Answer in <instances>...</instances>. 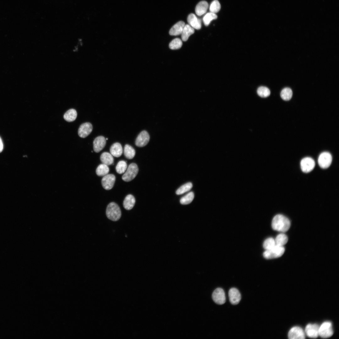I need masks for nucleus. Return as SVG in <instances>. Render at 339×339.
I'll list each match as a JSON object with an SVG mask.
<instances>
[{
	"instance_id": "f257e3e1",
	"label": "nucleus",
	"mask_w": 339,
	"mask_h": 339,
	"mask_svg": "<svg viewBox=\"0 0 339 339\" xmlns=\"http://www.w3.org/2000/svg\"><path fill=\"white\" fill-rule=\"evenodd\" d=\"M272 229L282 232L287 231L290 226L289 219L282 214H277L273 218L272 223Z\"/></svg>"
},
{
	"instance_id": "f03ea898",
	"label": "nucleus",
	"mask_w": 339,
	"mask_h": 339,
	"mask_svg": "<svg viewBox=\"0 0 339 339\" xmlns=\"http://www.w3.org/2000/svg\"><path fill=\"white\" fill-rule=\"evenodd\" d=\"M106 213L108 218L114 221L118 220L121 216L120 208L118 205L114 202H110L108 205Z\"/></svg>"
},
{
	"instance_id": "7ed1b4c3",
	"label": "nucleus",
	"mask_w": 339,
	"mask_h": 339,
	"mask_svg": "<svg viewBox=\"0 0 339 339\" xmlns=\"http://www.w3.org/2000/svg\"><path fill=\"white\" fill-rule=\"evenodd\" d=\"M285 251L283 246L276 245L272 249L266 250L263 254L264 258L267 259L279 257L282 255Z\"/></svg>"
},
{
	"instance_id": "20e7f679",
	"label": "nucleus",
	"mask_w": 339,
	"mask_h": 339,
	"mask_svg": "<svg viewBox=\"0 0 339 339\" xmlns=\"http://www.w3.org/2000/svg\"><path fill=\"white\" fill-rule=\"evenodd\" d=\"M138 168L137 164L132 163L128 166L126 172L122 177L123 180L129 182L133 180L137 175Z\"/></svg>"
},
{
	"instance_id": "39448f33",
	"label": "nucleus",
	"mask_w": 339,
	"mask_h": 339,
	"mask_svg": "<svg viewBox=\"0 0 339 339\" xmlns=\"http://www.w3.org/2000/svg\"><path fill=\"white\" fill-rule=\"evenodd\" d=\"M333 333L332 325L331 322H325L319 326V335L321 337L324 338H329L331 336Z\"/></svg>"
},
{
	"instance_id": "423d86ee",
	"label": "nucleus",
	"mask_w": 339,
	"mask_h": 339,
	"mask_svg": "<svg viewBox=\"0 0 339 339\" xmlns=\"http://www.w3.org/2000/svg\"><path fill=\"white\" fill-rule=\"evenodd\" d=\"M332 161L331 154L329 152H324L319 156L318 163L320 166L323 169L328 168L331 165Z\"/></svg>"
},
{
	"instance_id": "0eeeda50",
	"label": "nucleus",
	"mask_w": 339,
	"mask_h": 339,
	"mask_svg": "<svg viewBox=\"0 0 339 339\" xmlns=\"http://www.w3.org/2000/svg\"><path fill=\"white\" fill-rule=\"evenodd\" d=\"M315 165V161L310 157L304 158L300 162L301 169L302 171L304 173H309L314 168Z\"/></svg>"
},
{
	"instance_id": "6e6552de",
	"label": "nucleus",
	"mask_w": 339,
	"mask_h": 339,
	"mask_svg": "<svg viewBox=\"0 0 339 339\" xmlns=\"http://www.w3.org/2000/svg\"><path fill=\"white\" fill-rule=\"evenodd\" d=\"M212 298L214 302L218 304H223L226 302L225 292L221 288H217L214 290L212 295Z\"/></svg>"
},
{
	"instance_id": "1a4fd4ad",
	"label": "nucleus",
	"mask_w": 339,
	"mask_h": 339,
	"mask_svg": "<svg viewBox=\"0 0 339 339\" xmlns=\"http://www.w3.org/2000/svg\"><path fill=\"white\" fill-rule=\"evenodd\" d=\"M288 336L290 339H303L305 338V333L300 327L295 326L289 330Z\"/></svg>"
},
{
	"instance_id": "9d476101",
	"label": "nucleus",
	"mask_w": 339,
	"mask_h": 339,
	"mask_svg": "<svg viewBox=\"0 0 339 339\" xmlns=\"http://www.w3.org/2000/svg\"><path fill=\"white\" fill-rule=\"evenodd\" d=\"M150 139V136L147 131H143L138 135L135 141L136 145L140 147L146 146Z\"/></svg>"
},
{
	"instance_id": "9b49d317",
	"label": "nucleus",
	"mask_w": 339,
	"mask_h": 339,
	"mask_svg": "<svg viewBox=\"0 0 339 339\" xmlns=\"http://www.w3.org/2000/svg\"><path fill=\"white\" fill-rule=\"evenodd\" d=\"M116 180L114 175L107 174L104 176L101 180L103 187L106 190H110L113 187Z\"/></svg>"
},
{
	"instance_id": "f8f14e48",
	"label": "nucleus",
	"mask_w": 339,
	"mask_h": 339,
	"mask_svg": "<svg viewBox=\"0 0 339 339\" xmlns=\"http://www.w3.org/2000/svg\"><path fill=\"white\" fill-rule=\"evenodd\" d=\"M319 326L317 324H308L306 326L305 330L307 335L309 337L316 338L319 335Z\"/></svg>"
},
{
	"instance_id": "ddd939ff",
	"label": "nucleus",
	"mask_w": 339,
	"mask_h": 339,
	"mask_svg": "<svg viewBox=\"0 0 339 339\" xmlns=\"http://www.w3.org/2000/svg\"><path fill=\"white\" fill-rule=\"evenodd\" d=\"M229 300L230 303L233 305H236L239 303L241 299V295L239 290L236 288H230L228 293Z\"/></svg>"
},
{
	"instance_id": "4468645a",
	"label": "nucleus",
	"mask_w": 339,
	"mask_h": 339,
	"mask_svg": "<svg viewBox=\"0 0 339 339\" xmlns=\"http://www.w3.org/2000/svg\"><path fill=\"white\" fill-rule=\"evenodd\" d=\"M93 126L91 123L86 122L82 124L79 128L78 133L80 137L85 138L92 132Z\"/></svg>"
},
{
	"instance_id": "2eb2a0df",
	"label": "nucleus",
	"mask_w": 339,
	"mask_h": 339,
	"mask_svg": "<svg viewBox=\"0 0 339 339\" xmlns=\"http://www.w3.org/2000/svg\"><path fill=\"white\" fill-rule=\"evenodd\" d=\"M106 143V139L103 136H99L96 137L93 142V148L94 151L98 153L105 147Z\"/></svg>"
},
{
	"instance_id": "dca6fc26",
	"label": "nucleus",
	"mask_w": 339,
	"mask_h": 339,
	"mask_svg": "<svg viewBox=\"0 0 339 339\" xmlns=\"http://www.w3.org/2000/svg\"><path fill=\"white\" fill-rule=\"evenodd\" d=\"M187 20L189 24L194 29L199 30L201 28V20L197 18L194 14L191 13L189 14Z\"/></svg>"
},
{
	"instance_id": "f3484780",
	"label": "nucleus",
	"mask_w": 339,
	"mask_h": 339,
	"mask_svg": "<svg viewBox=\"0 0 339 339\" xmlns=\"http://www.w3.org/2000/svg\"><path fill=\"white\" fill-rule=\"evenodd\" d=\"M183 21H180L174 24L170 29L169 34L171 35H178L181 34L185 25Z\"/></svg>"
},
{
	"instance_id": "a211bd4d",
	"label": "nucleus",
	"mask_w": 339,
	"mask_h": 339,
	"mask_svg": "<svg viewBox=\"0 0 339 339\" xmlns=\"http://www.w3.org/2000/svg\"><path fill=\"white\" fill-rule=\"evenodd\" d=\"M208 7V4L206 1H202L199 2L195 8L196 14L199 16L204 14L207 12Z\"/></svg>"
},
{
	"instance_id": "6ab92c4d",
	"label": "nucleus",
	"mask_w": 339,
	"mask_h": 339,
	"mask_svg": "<svg viewBox=\"0 0 339 339\" xmlns=\"http://www.w3.org/2000/svg\"><path fill=\"white\" fill-rule=\"evenodd\" d=\"M135 202L134 196L131 194H129L126 196L123 201V207L127 210H130L134 207Z\"/></svg>"
},
{
	"instance_id": "aec40b11",
	"label": "nucleus",
	"mask_w": 339,
	"mask_h": 339,
	"mask_svg": "<svg viewBox=\"0 0 339 339\" xmlns=\"http://www.w3.org/2000/svg\"><path fill=\"white\" fill-rule=\"evenodd\" d=\"M110 154L116 157H120L122 155L123 149L121 145L118 143L113 144L110 148Z\"/></svg>"
},
{
	"instance_id": "412c9836",
	"label": "nucleus",
	"mask_w": 339,
	"mask_h": 339,
	"mask_svg": "<svg viewBox=\"0 0 339 339\" xmlns=\"http://www.w3.org/2000/svg\"><path fill=\"white\" fill-rule=\"evenodd\" d=\"M194 32V29L189 24L185 25L181 34L182 40L184 41H187L189 36Z\"/></svg>"
},
{
	"instance_id": "4be33fe9",
	"label": "nucleus",
	"mask_w": 339,
	"mask_h": 339,
	"mask_svg": "<svg viewBox=\"0 0 339 339\" xmlns=\"http://www.w3.org/2000/svg\"><path fill=\"white\" fill-rule=\"evenodd\" d=\"M100 159L103 164L107 165L112 164L114 162L112 155L110 153L105 152L102 153L100 156Z\"/></svg>"
},
{
	"instance_id": "5701e85b",
	"label": "nucleus",
	"mask_w": 339,
	"mask_h": 339,
	"mask_svg": "<svg viewBox=\"0 0 339 339\" xmlns=\"http://www.w3.org/2000/svg\"><path fill=\"white\" fill-rule=\"evenodd\" d=\"M77 113L74 109H71L68 110L64 114V119L68 122L74 121L76 118Z\"/></svg>"
},
{
	"instance_id": "b1692460",
	"label": "nucleus",
	"mask_w": 339,
	"mask_h": 339,
	"mask_svg": "<svg viewBox=\"0 0 339 339\" xmlns=\"http://www.w3.org/2000/svg\"><path fill=\"white\" fill-rule=\"evenodd\" d=\"M124 153L126 158L131 159L134 157L135 151L132 146L128 144H126L124 148Z\"/></svg>"
},
{
	"instance_id": "393cba45",
	"label": "nucleus",
	"mask_w": 339,
	"mask_h": 339,
	"mask_svg": "<svg viewBox=\"0 0 339 339\" xmlns=\"http://www.w3.org/2000/svg\"><path fill=\"white\" fill-rule=\"evenodd\" d=\"M109 169L108 165L102 164H100L96 168V174L99 176H104L108 174Z\"/></svg>"
},
{
	"instance_id": "a878e982",
	"label": "nucleus",
	"mask_w": 339,
	"mask_h": 339,
	"mask_svg": "<svg viewBox=\"0 0 339 339\" xmlns=\"http://www.w3.org/2000/svg\"><path fill=\"white\" fill-rule=\"evenodd\" d=\"M194 193L191 191L181 197L180 200V203L183 205H187L191 203L194 199Z\"/></svg>"
},
{
	"instance_id": "bb28decb",
	"label": "nucleus",
	"mask_w": 339,
	"mask_h": 339,
	"mask_svg": "<svg viewBox=\"0 0 339 339\" xmlns=\"http://www.w3.org/2000/svg\"><path fill=\"white\" fill-rule=\"evenodd\" d=\"M275 240L276 245L283 246L287 242L288 238L286 234H280L277 236Z\"/></svg>"
},
{
	"instance_id": "cd10ccee",
	"label": "nucleus",
	"mask_w": 339,
	"mask_h": 339,
	"mask_svg": "<svg viewBox=\"0 0 339 339\" xmlns=\"http://www.w3.org/2000/svg\"><path fill=\"white\" fill-rule=\"evenodd\" d=\"M293 92L291 89L285 88L282 89L280 93L281 98L284 100H289L291 98Z\"/></svg>"
},
{
	"instance_id": "c85d7f7f",
	"label": "nucleus",
	"mask_w": 339,
	"mask_h": 339,
	"mask_svg": "<svg viewBox=\"0 0 339 339\" xmlns=\"http://www.w3.org/2000/svg\"><path fill=\"white\" fill-rule=\"evenodd\" d=\"M192 184L191 182H188L180 187L176 191L177 195H180L189 191L192 187Z\"/></svg>"
},
{
	"instance_id": "c756f323",
	"label": "nucleus",
	"mask_w": 339,
	"mask_h": 339,
	"mask_svg": "<svg viewBox=\"0 0 339 339\" xmlns=\"http://www.w3.org/2000/svg\"><path fill=\"white\" fill-rule=\"evenodd\" d=\"M217 18V16L216 13L210 12L205 15L203 18V21L205 25L207 26L212 20L215 19Z\"/></svg>"
},
{
	"instance_id": "7c9ffc66",
	"label": "nucleus",
	"mask_w": 339,
	"mask_h": 339,
	"mask_svg": "<svg viewBox=\"0 0 339 339\" xmlns=\"http://www.w3.org/2000/svg\"><path fill=\"white\" fill-rule=\"evenodd\" d=\"M127 167L126 162L124 161L121 160L118 163L116 167V170L118 173L122 174L125 172Z\"/></svg>"
},
{
	"instance_id": "2f4dec72",
	"label": "nucleus",
	"mask_w": 339,
	"mask_h": 339,
	"mask_svg": "<svg viewBox=\"0 0 339 339\" xmlns=\"http://www.w3.org/2000/svg\"><path fill=\"white\" fill-rule=\"evenodd\" d=\"M182 45V40L179 38H176L170 43L169 47L172 50L178 49L181 48Z\"/></svg>"
},
{
	"instance_id": "473e14b6",
	"label": "nucleus",
	"mask_w": 339,
	"mask_h": 339,
	"mask_svg": "<svg viewBox=\"0 0 339 339\" xmlns=\"http://www.w3.org/2000/svg\"><path fill=\"white\" fill-rule=\"evenodd\" d=\"M257 92L258 95L262 98L266 97L270 94V91L269 89L265 86L259 87L258 89Z\"/></svg>"
},
{
	"instance_id": "72a5a7b5",
	"label": "nucleus",
	"mask_w": 339,
	"mask_h": 339,
	"mask_svg": "<svg viewBox=\"0 0 339 339\" xmlns=\"http://www.w3.org/2000/svg\"><path fill=\"white\" fill-rule=\"evenodd\" d=\"M275 239L272 238H269L266 239L263 244V248L266 250H270L276 245Z\"/></svg>"
},
{
	"instance_id": "f704fd0d",
	"label": "nucleus",
	"mask_w": 339,
	"mask_h": 339,
	"mask_svg": "<svg viewBox=\"0 0 339 339\" xmlns=\"http://www.w3.org/2000/svg\"><path fill=\"white\" fill-rule=\"evenodd\" d=\"M221 5L218 0H214L210 4L209 10L211 12L216 13L220 10Z\"/></svg>"
},
{
	"instance_id": "c9c22d12",
	"label": "nucleus",
	"mask_w": 339,
	"mask_h": 339,
	"mask_svg": "<svg viewBox=\"0 0 339 339\" xmlns=\"http://www.w3.org/2000/svg\"><path fill=\"white\" fill-rule=\"evenodd\" d=\"M3 143L2 140L0 137V153L2 151L3 149Z\"/></svg>"
}]
</instances>
